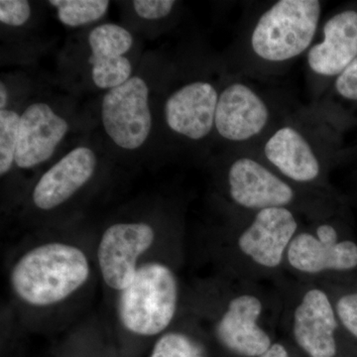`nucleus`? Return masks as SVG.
I'll return each instance as SVG.
<instances>
[{
  "mask_svg": "<svg viewBox=\"0 0 357 357\" xmlns=\"http://www.w3.org/2000/svg\"><path fill=\"white\" fill-rule=\"evenodd\" d=\"M338 115L335 103L319 98L307 107L294 109L248 149L295 184L332 190L328 173L340 148Z\"/></svg>",
  "mask_w": 357,
  "mask_h": 357,
  "instance_id": "f257e3e1",
  "label": "nucleus"
},
{
  "mask_svg": "<svg viewBox=\"0 0 357 357\" xmlns=\"http://www.w3.org/2000/svg\"><path fill=\"white\" fill-rule=\"evenodd\" d=\"M324 2L277 0L246 23L236 45V75L267 79L307 54L321 24Z\"/></svg>",
  "mask_w": 357,
  "mask_h": 357,
  "instance_id": "f03ea898",
  "label": "nucleus"
},
{
  "mask_svg": "<svg viewBox=\"0 0 357 357\" xmlns=\"http://www.w3.org/2000/svg\"><path fill=\"white\" fill-rule=\"evenodd\" d=\"M222 172L225 195L239 215L288 208L314 222L335 217L337 213L332 190L295 184L250 150H229Z\"/></svg>",
  "mask_w": 357,
  "mask_h": 357,
  "instance_id": "7ed1b4c3",
  "label": "nucleus"
},
{
  "mask_svg": "<svg viewBox=\"0 0 357 357\" xmlns=\"http://www.w3.org/2000/svg\"><path fill=\"white\" fill-rule=\"evenodd\" d=\"M89 273L88 257L82 249L50 243L31 249L15 263L10 284L26 304L47 307L76 293L88 281Z\"/></svg>",
  "mask_w": 357,
  "mask_h": 357,
  "instance_id": "20e7f679",
  "label": "nucleus"
},
{
  "mask_svg": "<svg viewBox=\"0 0 357 357\" xmlns=\"http://www.w3.org/2000/svg\"><path fill=\"white\" fill-rule=\"evenodd\" d=\"M294 109L246 81L234 76L220 89L215 133L232 149H248L259 142Z\"/></svg>",
  "mask_w": 357,
  "mask_h": 357,
  "instance_id": "39448f33",
  "label": "nucleus"
},
{
  "mask_svg": "<svg viewBox=\"0 0 357 357\" xmlns=\"http://www.w3.org/2000/svg\"><path fill=\"white\" fill-rule=\"evenodd\" d=\"M178 294V279L170 267L159 262L141 265L132 283L119 296L122 325L142 337L163 333L175 318Z\"/></svg>",
  "mask_w": 357,
  "mask_h": 357,
  "instance_id": "423d86ee",
  "label": "nucleus"
},
{
  "mask_svg": "<svg viewBox=\"0 0 357 357\" xmlns=\"http://www.w3.org/2000/svg\"><path fill=\"white\" fill-rule=\"evenodd\" d=\"M239 215L243 225L236 237V249L243 266L267 273L284 266L289 245L301 229L300 215L288 208Z\"/></svg>",
  "mask_w": 357,
  "mask_h": 357,
  "instance_id": "0eeeda50",
  "label": "nucleus"
},
{
  "mask_svg": "<svg viewBox=\"0 0 357 357\" xmlns=\"http://www.w3.org/2000/svg\"><path fill=\"white\" fill-rule=\"evenodd\" d=\"M321 39L306 54L314 102L323 98L335 77L357 58V9H340L321 24Z\"/></svg>",
  "mask_w": 357,
  "mask_h": 357,
  "instance_id": "6e6552de",
  "label": "nucleus"
},
{
  "mask_svg": "<svg viewBox=\"0 0 357 357\" xmlns=\"http://www.w3.org/2000/svg\"><path fill=\"white\" fill-rule=\"evenodd\" d=\"M103 128L117 146L138 149L146 142L152 128L149 88L142 77H131L105 93L102 102Z\"/></svg>",
  "mask_w": 357,
  "mask_h": 357,
  "instance_id": "1a4fd4ad",
  "label": "nucleus"
},
{
  "mask_svg": "<svg viewBox=\"0 0 357 357\" xmlns=\"http://www.w3.org/2000/svg\"><path fill=\"white\" fill-rule=\"evenodd\" d=\"M154 229L144 222L115 223L103 232L98 259L103 281L109 288L123 291L135 279L138 259L153 245Z\"/></svg>",
  "mask_w": 357,
  "mask_h": 357,
  "instance_id": "9d476101",
  "label": "nucleus"
},
{
  "mask_svg": "<svg viewBox=\"0 0 357 357\" xmlns=\"http://www.w3.org/2000/svg\"><path fill=\"white\" fill-rule=\"evenodd\" d=\"M264 309L262 298L253 291L232 296L215 323L218 342L236 356H262L273 344L261 326Z\"/></svg>",
  "mask_w": 357,
  "mask_h": 357,
  "instance_id": "9b49d317",
  "label": "nucleus"
},
{
  "mask_svg": "<svg viewBox=\"0 0 357 357\" xmlns=\"http://www.w3.org/2000/svg\"><path fill=\"white\" fill-rule=\"evenodd\" d=\"M292 335L309 357H335L340 326L332 297L323 288L307 289L293 310Z\"/></svg>",
  "mask_w": 357,
  "mask_h": 357,
  "instance_id": "f8f14e48",
  "label": "nucleus"
},
{
  "mask_svg": "<svg viewBox=\"0 0 357 357\" xmlns=\"http://www.w3.org/2000/svg\"><path fill=\"white\" fill-rule=\"evenodd\" d=\"M220 89L204 79L183 84L167 98L164 119L172 132L199 142L215 132V117Z\"/></svg>",
  "mask_w": 357,
  "mask_h": 357,
  "instance_id": "ddd939ff",
  "label": "nucleus"
},
{
  "mask_svg": "<svg viewBox=\"0 0 357 357\" xmlns=\"http://www.w3.org/2000/svg\"><path fill=\"white\" fill-rule=\"evenodd\" d=\"M285 264L304 276L351 273L357 269V243L347 237L324 243L310 227H301L289 245Z\"/></svg>",
  "mask_w": 357,
  "mask_h": 357,
  "instance_id": "4468645a",
  "label": "nucleus"
},
{
  "mask_svg": "<svg viewBox=\"0 0 357 357\" xmlns=\"http://www.w3.org/2000/svg\"><path fill=\"white\" fill-rule=\"evenodd\" d=\"M69 129L67 121L47 103L28 105L20 115L16 166L31 169L50 159Z\"/></svg>",
  "mask_w": 357,
  "mask_h": 357,
  "instance_id": "2eb2a0df",
  "label": "nucleus"
},
{
  "mask_svg": "<svg viewBox=\"0 0 357 357\" xmlns=\"http://www.w3.org/2000/svg\"><path fill=\"white\" fill-rule=\"evenodd\" d=\"M93 84L102 89H112L128 82L132 65L126 54L133 45L131 33L121 25L105 23L93 28L89 35Z\"/></svg>",
  "mask_w": 357,
  "mask_h": 357,
  "instance_id": "dca6fc26",
  "label": "nucleus"
},
{
  "mask_svg": "<svg viewBox=\"0 0 357 357\" xmlns=\"http://www.w3.org/2000/svg\"><path fill=\"white\" fill-rule=\"evenodd\" d=\"M96 164L91 148H75L40 178L33 190V203L43 211L64 204L93 178Z\"/></svg>",
  "mask_w": 357,
  "mask_h": 357,
  "instance_id": "f3484780",
  "label": "nucleus"
},
{
  "mask_svg": "<svg viewBox=\"0 0 357 357\" xmlns=\"http://www.w3.org/2000/svg\"><path fill=\"white\" fill-rule=\"evenodd\" d=\"M59 20L69 27H79L100 20L107 13V0H52Z\"/></svg>",
  "mask_w": 357,
  "mask_h": 357,
  "instance_id": "a211bd4d",
  "label": "nucleus"
},
{
  "mask_svg": "<svg viewBox=\"0 0 357 357\" xmlns=\"http://www.w3.org/2000/svg\"><path fill=\"white\" fill-rule=\"evenodd\" d=\"M20 115L13 110H0V175L6 176L15 163L20 136Z\"/></svg>",
  "mask_w": 357,
  "mask_h": 357,
  "instance_id": "6ab92c4d",
  "label": "nucleus"
},
{
  "mask_svg": "<svg viewBox=\"0 0 357 357\" xmlns=\"http://www.w3.org/2000/svg\"><path fill=\"white\" fill-rule=\"evenodd\" d=\"M203 356V347L187 333L169 332L155 342L149 357H198Z\"/></svg>",
  "mask_w": 357,
  "mask_h": 357,
  "instance_id": "aec40b11",
  "label": "nucleus"
},
{
  "mask_svg": "<svg viewBox=\"0 0 357 357\" xmlns=\"http://www.w3.org/2000/svg\"><path fill=\"white\" fill-rule=\"evenodd\" d=\"M326 93L344 102H357V58L335 77Z\"/></svg>",
  "mask_w": 357,
  "mask_h": 357,
  "instance_id": "412c9836",
  "label": "nucleus"
},
{
  "mask_svg": "<svg viewBox=\"0 0 357 357\" xmlns=\"http://www.w3.org/2000/svg\"><path fill=\"white\" fill-rule=\"evenodd\" d=\"M340 326L357 338V290L345 293L333 301Z\"/></svg>",
  "mask_w": 357,
  "mask_h": 357,
  "instance_id": "4be33fe9",
  "label": "nucleus"
},
{
  "mask_svg": "<svg viewBox=\"0 0 357 357\" xmlns=\"http://www.w3.org/2000/svg\"><path fill=\"white\" fill-rule=\"evenodd\" d=\"M31 16V6L26 0H1L0 21L7 26L20 27Z\"/></svg>",
  "mask_w": 357,
  "mask_h": 357,
  "instance_id": "5701e85b",
  "label": "nucleus"
},
{
  "mask_svg": "<svg viewBox=\"0 0 357 357\" xmlns=\"http://www.w3.org/2000/svg\"><path fill=\"white\" fill-rule=\"evenodd\" d=\"M177 2L174 0H135L134 11L139 17L147 20H159L172 13Z\"/></svg>",
  "mask_w": 357,
  "mask_h": 357,
  "instance_id": "b1692460",
  "label": "nucleus"
},
{
  "mask_svg": "<svg viewBox=\"0 0 357 357\" xmlns=\"http://www.w3.org/2000/svg\"><path fill=\"white\" fill-rule=\"evenodd\" d=\"M259 357H290L289 351L283 344L279 342H273L266 352Z\"/></svg>",
  "mask_w": 357,
  "mask_h": 357,
  "instance_id": "393cba45",
  "label": "nucleus"
},
{
  "mask_svg": "<svg viewBox=\"0 0 357 357\" xmlns=\"http://www.w3.org/2000/svg\"><path fill=\"white\" fill-rule=\"evenodd\" d=\"M7 102H8V91H7L6 84L1 82L0 83V110L6 109Z\"/></svg>",
  "mask_w": 357,
  "mask_h": 357,
  "instance_id": "a878e982",
  "label": "nucleus"
},
{
  "mask_svg": "<svg viewBox=\"0 0 357 357\" xmlns=\"http://www.w3.org/2000/svg\"><path fill=\"white\" fill-rule=\"evenodd\" d=\"M198 357H204V356H198Z\"/></svg>",
  "mask_w": 357,
  "mask_h": 357,
  "instance_id": "bb28decb",
  "label": "nucleus"
}]
</instances>
